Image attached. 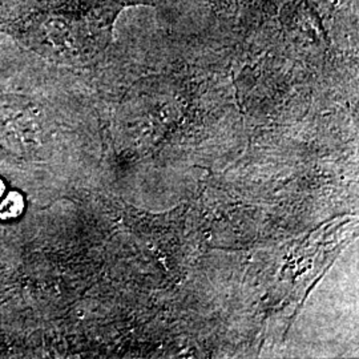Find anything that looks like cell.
<instances>
[{
  "instance_id": "6da1fadb",
  "label": "cell",
  "mask_w": 359,
  "mask_h": 359,
  "mask_svg": "<svg viewBox=\"0 0 359 359\" xmlns=\"http://www.w3.org/2000/svg\"><path fill=\"white\" fill-rule=\"evenodd\" d=\"M25 210V198L20 193H10L1 203H0V218L10 219V218L19 217Z\"/></svg>"
},
{
  "instance_id": "7a4b0ae2",
  "label": "cell",
  "mask_w": 359,
  "mask_h": 359,
  "mask_svg": "<svg viewBox=\"0 0 359 359\" xmlns=\"http://www.w3.org/2000/svg\"><path fill=\"white\" fill-rule=\"evenodd\" d=\"M4 191H6V185L3 184V181L0 180V198L3 197V194H4Z\"/></svg>"
}]
</instances>
